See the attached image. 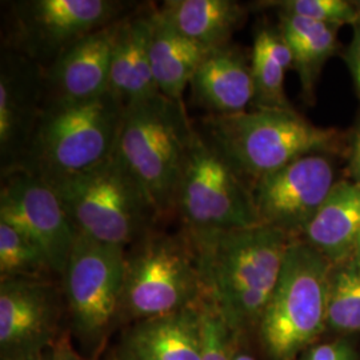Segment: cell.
Wrapping results in <instances>:
<instances>
[{
    "instance_id": "obj_25",
    "label": "cell",
    "mask_w": 360,
    "mask_h": 360,
    "mask_svg": "<svg viewBox=\"0 0 360 360\" xmlns=\"http://www.w3.org/2000/svg\"><path fill=\"white\" fill-rule=\"evenodd\" d=\"M336 27L326 26L309 38L287 44L294 56L295 65L304 94H309L326 59L334 51Z\"/></svg>"
},
{
    "instance_id": "obj_28",
    "label": "cell",
    "mask_w": 360,
    "mask_h": 360,
    "mask_svg": "<svg viewBox=\"0 0 360 360\" xmlns=\"http://www.w3.org/2000/svg\"><path fill=\"white\" fill-rule=\"evenodd\" d=\"M346 60L360 96V20L354 25V37L348 47Z\"/></svg>"
},
{
    "instance_id": "obj_18",
    "label": "cell",
    "mask_w": 360,
    "mask_h": 360,
    "mask_svg": "<svg viewBox=\"0 0 360 360\" xmlns=\"http://www.w3.org/2000/svg\"><path fill=\"white\" fill-rule=\"evenodd\" d=\"M190 86L195 103L211 111V115L245 112L255 99L252 70L230 46L208 52Z\"/></svg>"
},
{
    "instance_id": "obj_24",
    "label": "cell",
    "mask_w": 360,
    "mask_h": 360,
    "mask_svg": "<svg viewBox=\"0 0 360 360\" xmlns=\"http://www.w3.org/2000/svg\"><path fill=\"white\" fill-rule=\"evenodd\" d=\"M327 319L340 331H360V264L342 267L330 278Z\"/></svg>"
},
{
    "instance_id": "obj_22",
    "label": "cell",
    "mask_w": 360,
    "mask_h": 360,
    "mask_svg": "<svg viewBox=\"0 0 360 360\" xmlns=\"http://www.w3.org/2000/svg\"><path fill=\"white\" fill-rule=\"evenodd\" d=\"M294 65V56L283 37L260 30L252 49V77L259 108H291L284 94V74Z\"/></svg>"
},
{
    "instance_id": "obj_1",
    "label": "cell",
    "mask_w": 360,
    "mask_h": 360,
    "mask_svg": "<svg viewBox=\"0 0 360 360\" xmlns=\"http://www.w3.org/2000/svg\"><path fill=\"white\" fill-rule=\"evenodd\" d=\"M184 231L193 243L205 300L229 331L240 334L259 326L279 281L290 233L266 224Z\"/></svg>"
},
{
    "instance_id": "obj_11",
    "label": "cell",
    "mask_w": 360,
    "mask_h": 360,
    "mask_svg": "<svg viewBox=\"0 0 360 360\" xmlns=\"http://www.w3.org/2000/svg\"><path fill=\"white\" fill-rule=\"evenodd\" d=\"M0 221L38 245L52 274L63 275L77 231L49 181L25 169L3 174Z\"/></svg>"
},
{
    "instance_id": "obj_16",
    "label": "cell",
    "mask_w": 360,
    "mask_h": 360,
    "mask_svg": "<svg viewBox=\"0 0 360 360\" xmlns=\"http://www.w3.org/2000/svg\"><path fill=\"white\" fill-rule=\"evenodd\" d=\"M203 300L193 307L131 323L116 346L115 360H202Z\"/></svg>"
},
{
    "instance_id": "obj_13",
    "label": "cell",
    "mask_w": 360,
    "mask_h": 360,
    "mask_svg": "<svg viewBox=\"0 0 360 360\" xmlns=\"http://www.w3.org/2000/svg\"><path fill=\"white\" fill-rule=\"evenodd\" d=\"M334 184L333 166L321 154L304 155L264 175L251 188L260 224L287 233L303 230Z\"/></svg>"
},
{
    "instance_id": "obj_20",
    "label": "cell",
    "mask_w": 360,
    "mask_h": 360,
    "mask_svg": "<svg viewBox=\"0 0 360 360\" xmlns=\"http://www.w3.org/2000/svg\"><path fill=\"white\" fill-rule=\"evenodd\" d=\"M210 51L181 35L162 18L156 7L151 35V65L155 83L162 95L184 103V91Z\"/></svg>"
},
{
    "instance_id": "obj_30",
    "label": "cell",
    "mask_w": 360,
    "mask_h": 360,
    "mask_svg": "<svg viewBox=\"0 0 360 360\" xmlns=\"http://www.w3.org/2000/svg\"><path fill=\"white\" fill-rule=\"evenodd\" d=\"M50 360H91L89 358L82 356L72 346L71 338L67 333L60 335V338L56 340V343L52 346L49 352Z\"/></svg>"
},
{
    "instance_id": "obj_36",
    "label": "cell",
    "mask_w": 360,
    "mask_h": 360,
    "mask_svg": "<svg viewBox=\"0 0 360 360\" xmlns=\"http://www.w3.org/2000/svg\"><path fill=\"white\" fill-rule=\"evenodd\" d=\"M46 360H50V358H49V354H47V355H46Z\"/></svg>"
},
{
    "instance_id": "obj_9",
    "label": "cell",
    "mask_w": 360,
    "mask_h": 360,
    "mask_svg": "<svg viewBox=\"0 0 360 360\" xmlns=\"http://www.w3.org/2000/svg\"><path fill=\"white\" fill-rule=\"evenodd\" d=\"M126 248L77 233L63 272L72 333L89 354L102 348L119 323Z\"/></svg>"
},
{
    "instance_id": "obj_32",
    "label": "cell",
    "mask_w": 360,
    "mask_h": 360,
    "mask_svg": "<svg viewBox=\"0 0 360 360\" xmlns=\"http://www.w3.org/2000/svg\"><path fill=\"white\" fill-rule=\"evenodd\" d=\"M354 255H355V262L360 264V233L356 239V243H355V248H354Z\"/></svg>"
},
{
    "instance_id": "obj_8",
    "label": "cell",
    "mask_w": 360,
    "mask_h": 360,
    "mask_svg": "<svg viewBox=\"0 0 360 360\" xmlns=\"http://www.w3.org/2000/svg\"><path fill=\"white\" fill-rule=\"evenodd\" d=\"M8 8L4 49L47 68L80 39L123 19L138 6L122 0H20Z\"/></svg>"
},
{
    "instance_id": "obj_29",
    "label": "cell",
    "mask_w": 360,
    "mask_h": 360,
    "mask_svg": "<svg viewBox=\"0 0 360 360\" xmlns=\"http://www.w3.org/2000/svg\"><path fill=\"white\" fill-rule=\"evenodd\" d=\"M306 360H352L349 351L342 345H322L312 348Z\"/></svg>"
},
{
    "instance_id": "obj_21",
    "label": "cell",
    "mask_w": 360,
    "mask_h": 360,
    "mask_svg": "<svg viewBox=\"0 0 360 360\" xmlns=\"http://www.w3.org/2000/svg\"><path fill=\"white\" fill-rule=\"evenodd\" d=\"M158 11L181 35L207 50L229 46L245 15L232 0H167Z\"/></svg>"
},
{
    "instance_id": "obj_7",
    "label": "cell",
    "mask_w": 360,
    "mask_h": 360,
    "mask_svg": "<svg viewBox=\"0 0 360 360\" xmlns=\"http://www.w3.org/2000/svg\"><path fill=\"white\" fill-rule=\"evenodd\" d=\"M327 257L304 242L291 240L278 284L259 323L271 358L291 360L321 334L327 319Z\"/></svg>"
},
{
    "instance_id": "obj_31",
    "label": "cell",
    "mask_w": 360,
    "mask_h": 360,
    "mask_svg": "<svg viewBox=\"0 0 360 360\" xmlns=\"http://www.w3.org/2000/svg\"><path fill=\"white\" fill-rule=\"evenodd\" d=\"M349 171L354 180L360 184V127L355 132L351 158H349Z\"/></svg>"
},
{
    "instance_id": "obj_12",
    "label": "cell",
    "mask_w": 360,
    "mask_h": 360,
    "mask_svg": "<svg viewBox=\"0 0 360 360\" xmlns=\"http://www.w3.org/2000/svg\"><path fill=\"white\" fill-rule=\"evenodd\" d=\"M62 300L47 279H0V358L37 360L60 338Z\"/></svg>"
},
{
    "instance_id": "obj_5",
    "label": "cell",
    "mask_w": 360,
    "mask_h": 360,
    "mask_svg": "<svg viewBox=\"0 0 360 360\" xmlns=\"http://www.w3.org/2000/svg\"><path fill=\"white\" fill-rule=\"evenodd\" d=\"M46 181L77 233L127 250L156 230L154 207L116 154L83 172Z\"/></svg>"
},
{
    "instance_id": "obj_6",
    "label": "cell",
    "mask_w": 360,
    "mask_h": 360,
    "mask_svg": "<svg viewBox=\"0 0 360 360\" xmlns=\"http://www.w3.org/2000/svg\"><path fill=\"white\" fill-rule=\"evenodd\" d=\"M205 299L193 243L154 231L126 250L119 323H135L193 307Z\"/></svg>"
},
{
    "instance_id": "obj_19",
    "label": "cell",
    "mask_w": 360,
    "mask_h": 360,
    "mask_svg": "<svg viewBox=\"0 0 360 360\" xmlns=\"http://www.w3.org/2000/svg\"><path fill=\"white\" fill-rule=\"evenodd\" d=\"M309 245L331 260L354 252L360 233V184L338 181L303 229Z\"/></svg>"
},
{
    "instance_id": "obj_4",
    "label": "cell",
    "mask_w": 360,
    "mask_h": 360,
    "mask_svg": "<svg viewBox=\"0 0 360 360\" xmlns=\"http://www.w3.org/2000/svg\"><path fill=\"white\" fill-rule=\"evenodd\" d=\"M124 108L110 91L86 102L44 104L30 148L15 169L55 180L95 167L115 154Z\"/></svg>"
},
{
    "instance_id": "obj_2",
    "label": "cell",
    "mask_w": 360,
    "mask_h": 360,
    "mask_svg": "<svg viewBox=\"0 0 360 360\" xmlns=\"http://www.w3.org/2000/svg\"><path fill=\"white\" fill-rule=\"evenodd\" d=\"M195 126L186 104L158 94L124 108L115 154L159 220L178 212V195Z\"/></svg>"
},
{
    "instance_id": "obj_15",
    "label": "cell",
    "mask_w": 360,
    "mask_h": 360,
    "mask_svg": "<svg viewBox=\"0 0 360 360\" xmlns=\"http://www.w3.org/2000/svg\"><path fill=\"white\" fill-rule=\"evenodd\" d=\"M123 19L80 39L44 68L46 103L86 102L108 92L111 58Z\"/></svg>"
},
{
    "instance_id": "obj_14",
    "label": "cell",
    "mask_w": 360,
    "mask_h": 360,
    "mask_svg": "<svg viewBox=\"0 0 360 360\" xmlns=\"http://www.w3.org/2000/svg\"><path fill=\"white\" fill-rule=\"evenodd\" d=\"M46 104L44 68L3 49L0 62L1 175L19 167Z\"/></svg>"
},
{
    "instance_id": "obj_35",
    "label": "cell",
    "mask_w": 360,
    "mask_h": 360,
    "mask_svg": "<svg viewBox=\"0 0 360 360\" xmlns=\"http://www.w3.org/2000/svg\"><path fill=\"white\" fill-rule=\"evenodd\" d=\"M46 355H47V354H46ZM46 355H44V356H41V358H39V359L37 360H46Z\"/></svg>"
},
{
    "instance_id": "obj_3",
    "label": "cell",
    "mask_w": 360,
    "mask_h": 360,
    "mask_svg": "<svg viewBox=\"0 0 360 360\" xmlns=\"http://www.w3.org/2000/svg\"><path fill=\"white\" fill-rule=\"evenodd\" d=\"M198 131L240 179L254 183L297 158L319 154L336 134L314 126L291 108L208 115Z\"/></svg>"
},
{
    "instance_id": "obj_26",
    "label": "cell",
    "mask_w": 360,
    "mask_h": 360,
    "mask_svg": "<svg viewBox=\"0 0 360 360\" xmlns=\"http://www.w3.org/2000/svg\"><path fill=\"white\" fill-rule=\"evenodd\" d=\"M284 15L309 18L330 26L355 25L360 20V10L346 0H285L274 3Z\"/></svg>"
},
{
    "instance_id": "obj_33",
    "label": "cell",
    "mask_w": 360,
    "mask_h": 360,
    "mask_svg": "<svg viewBox=\"0 0 360 360\" xmlns=\"http://www.w3.org/2000/svg\"><path fill=\"white\" fill-rule=\"evenodd\" d=\"M231 360H255L252 356L247 355V354H236V355H232Z\"/></svg>"
},
{
    "instance_id": "obj_10",
    "label": "cell",
    "mask_w": 360,
    "mask_h": 360,
    "mask_svg": "<svg viewBox=\"0 0 360 360\" xmlns=\"http://www.w3.org/2000/svg\"><path fill=\"white\" fill-rule=\"evenodd\" d=\"M178 214L184 230L212 231L260 224L250 187L195 129L180 180Z\"/></svg>"
},
{
    "instance_id": "obj_27",
    "label": "cell",
    "mask_w": 360,
    "mask_h": 360,
    "mask_svg": "<svg viewBox=\"0 0 360 360\" xmlns=\"http://www.w3.org/2000/svg\"><path fill=\"white\" fill-rule=\"evenodd\" d=\"M203 316V351L202 360H231V333L218 311L206 300L202 303Z\"/></svg>"
},
{
    "instance_id": "obj_34",
    "label": "cell",
    "mask_w": 360,
    "mask_h": 360,
    "mask_svg": "<svg viewBox=\"0 0 360 360\" xmlns=\"http://www.w3.org/2000/svg\"><path fill=\"white\" fill-rule=\"evenodd\" d=\"M354 4H355V6H356V7H358V8L360 10V1H355Z\"/></svg>"
},
{
    "instance_id": "obj_23",
    "label": "cell",
    "mask_w": 360,
    "mask_h": 360,
    "mask_svg": "<svg viewBox=\"0 0 360 360\" xmlns=\"http://www.w3.org/2000/svg\"><path fill=\"white\" fill-rule=\"evenodd\" d=\"M52 274L44 252L26 235L0 221V279H46Z\"/></svg>"
},
{
    "instance_id": "obj_17",
    "label": "cell",
    "mask_w": 360,
    "mask_h": 360,
    "mask_svg": "<svg viewBox=\"0 0 360 360\" xmlns=\"http://www.w3.org/2000/svg\"><path fill=\"white\" fill-rule=\"evenodd\" d=\"M156 6H141L120 23L111 58L108 91L127 107L160 94L151 65Z\"/></svg>"
}]
</instances>
